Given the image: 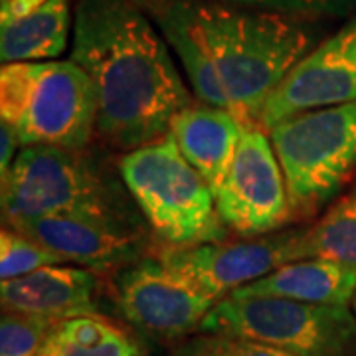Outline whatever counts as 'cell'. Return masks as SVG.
<instances>
[{
	"label": "cell",
	"mask_w": 356,
	"mask_h": 356,
	"mask_svg": "<svg viewBox=\"0 0 356 356\" xmlns=\"http://www.w3.org/2000/svg\"><path fill=\"white\" fill-rule=\"evenodd\" d=\"M177 54L198 102L245 129L281 81L321 42L318 20L214 0H135Z\"/></svg>",
	"instance_id": "6da1fadb"
},
{
	"label": "cell",
	"mask_w": 356,
	"mask_h": 356,
	"mask_svg": "<svg viewBox=\"0 0 356 356\" xmlns=\"http://www.w3.org/2000/svg\"><path fill=\"white\" fill-rule=\"evenodd\" d=\"M135 0H77L72 58L97 93V135L129 153L165 139L194 97Z\"/></svg>",
	"instance_id": "7a4b0ae2"
},
{
	"label": "cell",
	"mask_w": 356,
	"mask_h": 356,
	"mask_svg": "<svg viewBox=\"0 0 356 356\" xmlns=\"http://www.w3.org/2000/svg\"><path fill=\"white\" fill-rule=\"evenodd\" d=\"M0 184L4 226L30 218L67 216L149 228L117 163L91 147L20 149Z\"/></svg>",
	"instance_id": "3957f363"
},
{
	"label": "cell",
	"mask_w": 356,
	"mask_h": 356,
	"mask_svg": "<svg viewBox=\"0 0 356 356\" xmlns=\"http://www.w3.org/2000/svg\"><path fill=\"white\" fill-rule=\"evenodd\" d=\"M0 117L22 149H86L97 133V93L74 60L4 64Z\"/></svg>",
	"instance_id": "277c9868"
},
{
	"label": "cell",
	"mask_w": 356,
	"mask_h": 356,
	"mask_svg": "<svg viewBox=\"0 0 356 356\" xmlns=\"http://www.w3.org/2000/svg\"><path fill=\"white\" fill-rule=\"evenodd\" d=\"M117 166L159 248L228 240L229 229L218 214L214 194L180 153L170 133L123 153Z\"/></svg>",
	"instance_id": "5b68a950"
},
{
	"label": "cell",
	"mask_w": 356,
	"mask_h": 356,
	"mask_svg": "<svg viewBox=\"0 0 356 356\" xmlns=\"http://www.w3.org/2000/svg\"><path fill=\"white\" fill-rule=\"evenodd\" d=\"M295 220H311L356 172V102L295 113L267 131Z\"/></svg>",
	"instance_id": "8992f818"
},
{
	"label": "cell",
	"mask_w": 356,
	"mask_h": 356,
	"mask_svg": "<svg viewBox=\"0 0 356 356\" xmlns=\"http://www.w3.org/2000/svg\"><path fill=\"white\" fill-rule=\"evenodd\" d=\"M198 332L250 339L295 356H356V317L348 307L228 295Z\"/></svg>",
	"instance_id": "52a82bcc"
},
{
	"label": "cell",
	"mask_w": 356,
	"mask_h": 356,
	"mask_svg": "<svg viewBox=\"0 0 356 356\" xmlns=\"http://www.w3.org/2000/svg\"><path fill=\"white\" fill-rule=\"evenodd\" d=\"M303 238L305 226H299L192 248H159L156 255L204 293L222 301L281 266L303 259Z\"/></svg>",
	"instance_id": "ba28073f"
},
{
	"label": "cell",
	"mask_w": 356,
	"mask_h": 356,
	"mask_svg": "<svg viewBox=\"0 0 356 356\" xmlns=\"http://www.w3.org/2000/svg\"><path fill=\"white\" fill-rule=\"evenodd\" d=\"M216 208L226 228L240 238L280 232L293 222L285 177L266 129H245Z\"/></svg>",
	"instance_id": "9c48e42d"
},
{
	"label": "cell",
	"mask_w": 356,
	"mask_h": 356,
	"mask_svg": "<svg viewBox=\"0 0 356 356\" xmlns=\"http://www.w3.org/2000/svg\"><path fill=\"white\" fill-rule=\"evenodd\" d=\"M115 301L133 327L161 341L200 331L218 301L166 266L156 254L121 269Z\"/></svg>",
	"instance_id": "30bf717a"
},
{
	"label": "cell",
	"mask_w": 356,
	"mask_h": 356,
	"mask_svg": "<svg viewBox=\"0 0 356 356\" xmlns=\"http://www.w3.org/2000/svg\"><path fill=\"white\" fill-rule=\"evenodd\" d=\"M356 102V14L318 42L269 95L261 129L295 113Z\"/></svg>",
	"instance_id": "8fae6325"
},
{
	"label": "cell",
	"mask_w": 356,
	"mask_h": 356,
	"mask_svg": "<svg viewBox=\"0 0 356 356\" xmlns=\"http://www.w3.org/2000/svg\"><path fill=\"white\" fill-rule=\"evenodd\" d=\"M10 228L48 248L65 264L86 267L95 273L125 269L159 250L149 228H131L83 218H30Z\"/></svg>",
	"instance_id": "7c38bea8"
},
{
	"label": "cell",
	"mask_w": 356,
	"mask_h": 356,
	"mask_svg": "<svg viewBox=\"0 0 356 356\" xmlns=\"http://www.w3.org/2000/svg\"><path fill=\"white\" fill-rule=\"evenodd\" d=\"M97 289L99 277L95 271L60 264L18 280L0 281V301L4 311L64 321L97 315Z\"/></svg>",
	"instance_id": "4fadbf2b"
},
{
	"label": "cell",
	"mask_w": 356,
	"mask_h": 356,
	"mask_svg": "<svg viewBox=\"0 0 356 356\" xmlns=\"http://www.w3.org/2000/svg\"><path fill=\"white\" fill-rule=\"evenodd\" d=\"M245 127L229 113L214 105L194 102L170 123V135L192 168L204 178L216 198L236 159Z\"/></svg>",
	"instance_id": "5bb4252c"
},
{
	"label": "cell",
	"mask_w": 356,
	"mask_h": 356,
	"mask_svg": "<svg viewBox=\"0 0 356 356\" xmlns=\"http://www.w3.org/2000/svg\"><path fill=\"white\" fill-rule=\"evenodd\" d=\"M67 0H0V58L4 64L48 62L67 46Z\"/></svg>",
	"instance_id": "9a60e30c"
},
{
	"label": "cell",
	"mask_w": 356,
	"mask_h": 356,
	"mask_svg": "<svg viewBox=\"0 0 356 356\" xmlns=\"http://www.w3.org/2000/svg\"><path fill=\"white\" fill-rule=\"evenodd\" d=\"M356 293V269L323 257L285 264L232 297H280L313 305L348 307Z\"/></svg>",
	"instance_id": "2e32d148"
},
{
	"label": "cell",
	"mask_w": 356,
	"mask_h": 356,
	"mask_svg": "<svg viewBox=\"0 0 356 356\" xmlns=\"http://www.w3.org/2000/svg\"><path fill=\"white\" fill-rule=\"evenodd\" d=\"M140 348L127 332L102 315L58 321L40 356H139Z\"/></svg>",
	"instance_id": "e0dca14e"
},
{
	"label": "cell",
	"mask_w": 356,
	"mask_h": 356,
	"mask_svg": "<svg viewBox=\"0 0 356 356\" xmlns=\"http://www.w3.org/2000/svg\"><path fill=\"white\" fill-rule=\"evenodd\" d=\"M323 257L356 269V180L317 222L307 224L303 259Z\"/></svg>",
	"instance_id": "ac0fdd59"
},
{
	"label": "cell",
	"mask_w": 356,
	"mask_h": 356,
	"mask_svg": "<svg viewBox=\"0 0 356 356\" xmlns=\"http://www.w3.org/2000/svg\"><path fill=\"white\" fill-rule=\"evenodd\" d=\"M65 264L60 255L40 245L22 232L4 226L0 232V281L18 280L36 269Z\"/></svg>",
	"instance_id": "d6986e66"
},
{
	"label": "cell",
	"mask_w": 356,
	"mask_h": 356,
	"mask_svg": "<svg viewBox=\"0 0 356 356\" xmlns=\"http://www.w3.org/2000/svg\"><path fill=\"white\" fill-rule=\"evenodd\" d=\"M58 321L4 311L0 318V356H40Z\"/></svg>",
	"instance_id": "ffe728a7"
},
{
	"label": "cell",
	"mask_w": 356,
	"mask_h": 356,
	"mask_svg": "<svg viewBox=\"0 0 356 356\" xmlns=\"http://www.w3.org/2000/svg\"><path fill=\"white\" fill-rule=\"evenodd\" d=\"M170 356H295L269 346V344L238 339V337H224V334H206L198 332L182 344H178Z\"/></svg>",
	"instance_id": "44dd1931"
},
{
	"label": "cell",
	"mask_w": 356,
	"mask_h": 356,
	"mask_svg": "<svg viewBox=\"0 0 356 356\" xmlns=\"http://www.w3.org/2000/svg\"><path fill=\"white\" fill-rule=\"evenodd\" d=\"M214 2L266 10V13L289 14L309 20L343 18L348 14H356V0H214Z\"/></svg>",
	"instance_id": "7402d4cb"
},
{
	"label": "cell",
	"mask_w": 356,
	"mask_h": 356,
	"mask_svg": "<svg viewBox=\"0 0 356 356\" xmlns=\"http://www.w3.org/2000/svg\"><path fill=\"white\" fill-rule=\"evenodd\" d=\"M18 137L14 135V131L6 123L0 125V180L8 175V170L13 168L14 161L18 156ZM22 149V147H20Z\"/></svg>",
	"instance_id": "603a6c76"
},
{
	"label": "cell",
	"mask_w": 356,
	"mask_h": 356,
	"mask_svg": "<svg viewBox=\"0 0 356 356\" xmlns=\"http://www.w3.org/2000/svg\"><path fill=\"white\" fill-rule=\"evenodd\" d=\"M353 313H355V317H356V293H355V297H353Z\"/></svg>",
	"instance_id": "cb8c5ba5"
}]
</instances>
